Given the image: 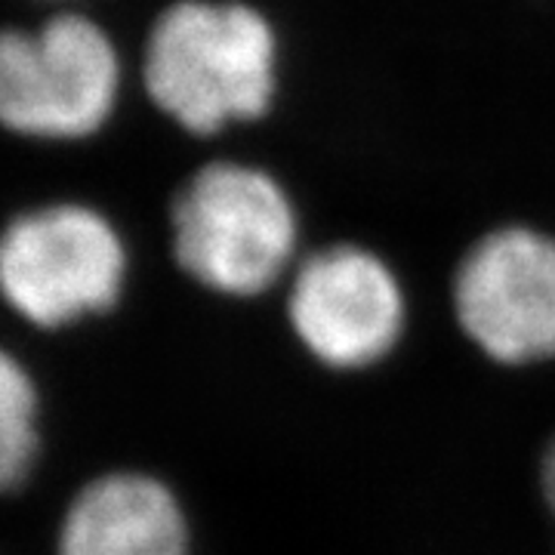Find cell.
<instances>
[{
    "mask_svg": "<svg viewBox=\"0 0 555 555\" xmlns=\"http://www.w3.org/2000/svg\"><path fill=\"white\" fill-rule=\"evenodd\" d=\"M139 83L185 137L259 124L284 87L281 28L254 0H173L145 31Z\"/></svg>",
    "mask_w": 555,
    "mask_h": 555,
    "instance_id": "obj_1",
    "label": "cell"
},
{
    "mask_svg": "<svg viewBox=\"0 0 555 555\" xmlns=\"http://www.w3.org/2000/svg\"><path fill=\"white\" fill-rule=\"evenodd\" d=\"M167 219L179 272L214 297H266L306 254L294 192L257 160L201 164L177 189Z\"/></svg>",
    "mask_w": 555,
    "mask_h": 555,
    "instance_id": "obj_2",
    "label": "cell"
},
{
    "mask_svg": "<svg viewBox=\"0 0 555 555\" xmlns=\"http://www.w3.org/2000/svg\"><path fill=\"white\" fill-rule=\"evenodd\" d=\"M118 40L80 10L0 28V130L31 142L100 137L124 100Z\"/></svg>",
    "mask_w": 555,
    "mask_h": 555,
    "instance_id": "obj_3",
    "label": "cell"
},
{
    "mask_svg": "<svg viewBox=\"0 0 555 555\" xmlns=\"http://www.w3.org/2000/svg\"><path fill=\"white\" fill-rule=\"evenodd\" d=\"M127 281V238L87 201L35 204L0 229V302L38 331L108 315Z\"/></svg>",
    "mask_w": 555,
    "mask_h": 555,
    "instance_id": "obj_4",
    "label": "cell"
},
{
    "mask_svg": "<svg viewBox=\"0 0 555 555\" xmlns=\"http://www.w3.org/2000/svg\"><path fill=\"white\" fill-rule=\"evenodd\" d=\"M291 334L315 364L358 374L383 364L408 331V291L398 269L361 241L306 250L284 281Z\"/></svg>",
    "mask_w": 555,
    "mask_h": 555,
    "instance_id": "obj_5",
    "label": "cell"
},
{
    "mask_svg": "<svg viewBox=\"0 0 555 555\" xmlns=\"http://www.w3.org/2000/svg\"><path fill=\"white\" fill-rule=\"evenodd\" d=\"M451 306L463 337L500 367L555 358V235L500 222L456 259Z\"/></svg>",
    "mask_w": 555,
    "mask_h": 555,
    "instance_id": "obj_6",
    "label": "cell"
},
{
    "mask_svg": "<svg viewBox=\"0 0 555 555\" xmlns=\"http://www.w3.org/2000/svg\"><path fill=\"white\" fill-rule=\"evenodd\" d=\"M56 555H192V521L155 473L108 469L83 481L56 528Z\"/></svg>",
    "mask_w": 555,
    "mask_h": 555,
    "instance_id": "obj_7",
    "label": "cell"
},
{
    "mask_svg": "<svg viewBox=\"0 0 555 555\" xmlns=\"http://www.w3.org/2000/svg\"><path fill=\"white\" fill-rule=\"evenodd\" d=\"M40 389L28 364L0 343V494H13L40 460Z\"/></svg>",
    "mask_w": 555,
    "mask_h": 555,
    "instance_id": "obj_8",
    "label": "cell"
},
{
    "mask_svg": "<svg viewBox=\"0 0 555 555\" xmlns=\"http://www.w3.org/2000/svg\"><path fill=\"white\" fill-rule=\"evenodd\" d=\"M540 496L555 521V436L540 456Z\"/></svg>",
    "mask_w": 555,
    "mask_h": 555,
    "instance_id": "obj_9",
    "label": "cell"
},
{
    "mask_svg": "<svg viewBox=\"0 0 555 555\" xmlns=\"http://www.w3.org/2000/svg\"><path fill=\"white\" fill-rule=\"evenodd\" d=\"M50 3H75V0H50Z\"/></svg>",
    "mask_w": 555,
    "mask_h": 555,
    "instance_id": "obj_10",
    "label": "cell"
}]
</instances>
